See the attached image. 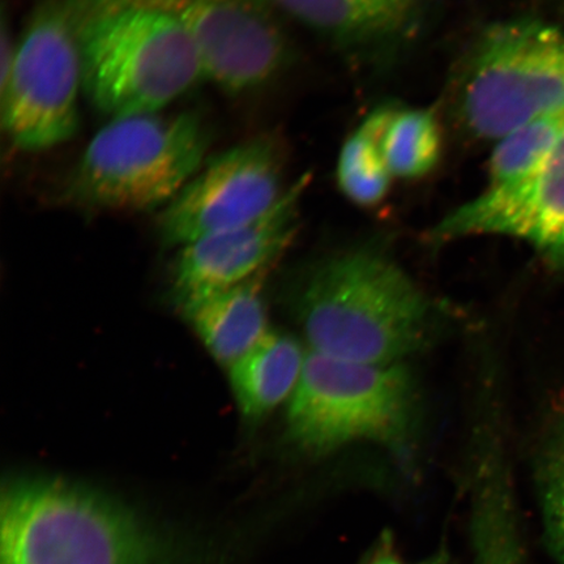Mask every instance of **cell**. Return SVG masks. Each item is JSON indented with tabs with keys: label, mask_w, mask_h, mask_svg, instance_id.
Returning <instances> with one entry per match:
<instances>
[{
	"label": "cell",
	"mask_w": 564,
	"mask_h": 564,
	"mask_svg": "<svg viewBox=\"0 0 564 564\" xmlns=\"http://www.w3.org/2000/svg\"><path fill=\"white\" fill-rule=\"evenodd\" d=\"M178 303L188 326L225 369L236 364L270 330L264 273Z\"/></svg>",
	"instance_id": "14"
},
{
	"label": "cell",
	"mask_w": 564,
	"mask_h": 564,
	"mask_svg": "<svg viewBox=\"0 0 564 564\" xmlns=\"http://www.w3.org/2000/svg\"><path fill=\"white\" fill-rule=\"evenodd\" d=\"M467 481L471 564H531L509 464L485 458Z\"/></svg>",
	"instance_id": "13"
},
{
	"label": "cell",
	"mask_w": 564,
	"mask_h": 564,
	"mask_svg": "<svg viewBox=\"0 0 564 564\" xmlns=\"http://www.w3.org/2000/svg\"><path fill=\"white\" fill-rule=\"evenodd\" d=\"M307 351L297 338L271 329L228 369L239 413L258 423L289 399L297 387Z\"/></svg>",
	"instance_id": "15"
},
{
	"label": "cell",
	"mask_w": 564,
	"mask_h": 564,
	"mask_svg": "<svg viewBox=\"0 0 564 564\" xmlns=\"http://www.w3.org/2000/svg\"><path fill=\"white\" fill-rule=\"evenodd\" d=\"M383 158L393 178L417 180L434 171L442 153L438 119L427 109H392L382 135Z\"/></svg>",
	"instance_id": "17"
},
{
	"label": "cell",
	"mask_w": 564,
	"mask_h": 564,
	"mask_svg": "<svg viewBox=\"0 0 564 564\" xmlns=\"http://www.w3.org/2000/svg\"><path fill=\"white\" fill-rule=\"evenodd\" d=\"M284 159L280 141L272 135L245 140L208 159L162 208V243L181 249L262 217L285 193Z\"/></svg>",
	"instance_id": "8"
},
{
	"label": "cell",
	"mask_w": 564,
	"mask_h": 564,
	"mask_svg": "<svg viewBox=\"0 0 564 564\" xmlns=\"http://www.w3.org/2000/svg\"><path fill=\"white\" fill-rule=\"evenodd\" d=\"M83 68L70 0H44L0 77L6 135L21 151L52 150L80 129Z\"/></svg>",
	"instance_id": "7"
},
{
	"label": "cell",
	"mask_w": 564,
	"mask_h": 564,
	"mask_svg": "<svg viewBox=\"0 0 564 564\" xmlns=\"http://www.w3.org/2000/svg\"><path fill=\"white\" fill-rule=\"evenodd\" d=\"M194 40L204 80L229 96L270 84L291 56L273 0H166Z\"/></svg>",
	"instance_id": "9"
},
{
	"label": "cell",
	"mask_w": 564,
	"mask_h": 564,
	"mask_svg": "<svg viewBox=\"0 0 564 564\" xmlns=\"http://www.w3.org/2000/svg\"><path fill=\"white\" fill-rule=\"evenodd\" d=\"M308 182L310 176L302 175L257 220L181 247L172 268L176 301L236 285L265 272L297 232L301 200Z\"/></svg>",
	"instance_id": "11"
},
{
	"label": "cell",
	"mask_w": 564,
	"mask_h": 564,
	"mask_svg": "<svg viewBox=\"0 0 564 564\" xmlns=\"http://www.w3.org/2000/svg\"><path fill=\"white\" fill-rule=\"evenodd\" d=\"M534 486L545 546L555 564H564V409L535 454Z\"/></svg>",
	"instance_id": "19"
},
{
	"label": "cell",
	"mask_w": 564,
	"mask_h": 564,
	"mask_svg": "<svg viewBox=\"0 0 564 564\" xmlns=\"http://www.w3.org/2000/svg\"><path fill=\"white\" fill-rule=\"evenodd\" d=\"M564 137V112L535 119L497 141L489 162L490 186L509 185L533 174Z\"/></svg>",
	"instance_id": "18"
},
{
	"label": "cell",
	"mask_w": 564,
	"mask_h": 564,
	"mask_svg": "<svg viewBox=\"0 0 564 564\" xmlns=\"http://www.w3.org/2000/svg\"><path fill=\"white\" fill-rule=\"evenodd\" d=\"M358 564H454V562L447 545L436 547L432 554L421 561L409 562L401 554L393 534L383 532Z\"/></svg>",
	"instance_id": "20"
},
{
	"label": "cell",
	"mask_w": 564,
	"mask_h": 564,
	"mask_svg": "<svg viewBox=\"0 0 564 564\" xmlns=\"http://www.w3.org/2000/svg\"><path fill=\"white\" fill-rule=\"evenodd\" d=\"M475 236L521 239L564 273V137L533 174L489 186L433 229L438 242Z\"/></svg>",
	"instance_id": "10"
},
{
	"label": "cell",
	"mask_w": 564,
	"mask_h": 564,
	"mask_svg": "<svg viewBox=\"0 0 564 564\" xmlns=\"http://www.w3.org/2000/svg\"><path fill=\"white\" fill-rule=\"evenodd\" d=\"M457 105L470 135L497 141L564 112V35L533 19L491 25L471 48Z\"/></svg>",
	"instance_id": "5"
},
{
	"label": "cell",
	"mask_w": 564,
	"mask_h": 564,
	"mask_svg": "<svg viewBox=\"0 0 564 564\" xmlns=\"http://www.w3.org/2000/svg\"><path fill=\"white\" fill-rule=\"evenodd\" d=\"M427 0H273L278 10L347 51L398 44L419 25Z\"/></svg>",
	"instance_id": "12"
},
{
	"label": "cell",
	"mask_w": 564,
	"mask_h": 564,
	"mask_svg": "<svg viewBox=\"0 0 564 564\" xmlns=\"http://www.w3.org/2000/svg\"><path fill=\"white\" fill-rule=\"evenodd\" d=\"M210 141L197 111L110 119L68 174L66 195L95 209L165 208L206 164Z\"/></svg>",
	"instance_id": "4"
},
{
	"label": "cell",
	"mask_w": 564,
	"mask_h": 564,
	"mask_svg": "<svg viewBox=\"0 0 564 564\" xmlns=\"http://www.w3.org/2000/svg\"><path fill=\"white\" fill-rule=\"evenodd\" d=\"M2 564H147L132 521L95 494L33 479L12 484L2 507Z\"/></svg>",
	"instance_id": "6"
},
{
	"label": "cell",
	"mask_w": 564,
	"mask_h": 564,
	"mask_svg": "<svg viewBox=\"0 0 564 564\" xmlns=\"http://www.w3.org/2000/svg\"><path fill=\"white\" fill-rule=\"evenodd\" d=\"M295 314L308 350L366 365L403 364L427 347L436 324L432 302L409 274L366 249L316 267Z\"/></svg>",
	"instance_id": "1"
},
{
	"label": "cell",
	"mask_w": 564,
	"mask_h": 564,
	"mask_svg": "<svg viewBox=\"0 0 564 564\" xmlns=\"http://www.w3.org/2000/svg\"><path fill=\"white\" fill-rule=\"evenodd\" d=\"M89 102L110 119L160 112L204 80L166 0H70Z\"/></svg>",
	"instance_id": "2"
},
{
	"label": "cell",
	"mask_w": 564,
	"mask_h": 564,
	"mask_svg": "<svg viewBox=\"0 0 564 564\" xmlns=\"http://www.w3.org/2000/svg\"><path fill=\"white\" fill-rule=\"evenodd\" d=\"M417 412V390L404 364H357L308 350L288 401L286 435L312 457L372 443L406 462Z\"/></svg>",
	"instance_id": "3"
},
{
	"label": "cell",
	"mask_w": 564,
	"mask_h": 564,
	"mask_svg": "<svg viewBox=\"0 0 564 564\" xmlns=\"http://www.w3.org/2000/svg\"><path fill=\"white\" fill-rule=\"evenodd\" d=\"M393 108H379L345 140L337 161V183L347 199L361 207L382 202L393 176L388 171L382 135Z\"/></svg>",
	"instance_id": "16"
}]
</instances>
